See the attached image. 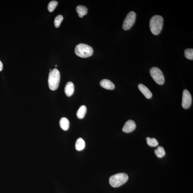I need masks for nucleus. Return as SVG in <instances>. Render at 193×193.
Wrapping results in <instances>:
<instances>
[{
	"mask_svg": "<svg viewBox=\"0 0 193 193\" xmlns=\"http://www.w3.org/2000/svg\"><path fill=\"white\" fill-rule=\"evenodd\" d=\"M57 65H55V67H57Z\"/></svg>",
	"mask_w": 193,
	"mask_h": 193,
	"instance_id": "22",
	"label": "nucleus"
},
{
	"mask_svg": "<svg viewBox=\"0 0 193 193\" xmlns=\"http://www.w3.org/2000/svg\"><path fill=\"white\" fill-rule=\"evenodd\" d=\"M192 96L190 93L187 90H185L183 92L182 105L184 109L189 108L192 104Z\"/></svg>",
	"mask_w": 193,
	"mask_h": 193,
	"instance_id": "7",
	"label": "nucleus"
},
{
	"mask_svg": "<svg viewBox=\"0 0 193 193\" xmlns=\"http://www.w3.org/2000/svg\"><path fill=\"white\" fill-rule=\"evenodd\" d=\"M3 68V65L2 62L0 60V71L2 70Z\"/></svg>",
	"mask_w": 193,
	"mask_h": 193,
	"instance_id": "21",
	"label": "nucleus"
},
{
	"mask_svg": "<svg viewBox=\"0 0 193 193\" xmlns=\"http://www.w3.org/2000/svg\"><path fill=\"white\" fill-rule=\"evenodd\" d=\"M58 4V3L57 1H50L48 5V11L50 12H52L54 11L55 9L56 8V7Z\"/></svg>",
	"mask_w": 193,
	"mask_h": 193,
	"instance_id": "18",
	"label": "nucleus"
},
{
	"mask_svg": "<svg viewBox=\"0 0 193 193\" xmlns=\"http://www.w3.org/2000/svg\"><path fill=\"white\" fill-rule=\"evenodd\" d=\"M59 125L62 130H67L69 127V122L66 117H62L59 121Z\"/></svg>",
	"mask_w": 193,
	"mask_h": 193,
	"instance_id": "12",
	"label": "nucleus"
},
{
	"mask_svg": "<svg viewBox=\"0 0 193 193\" xmlns=\"http://www.w3.org/2000/svg\"><path fill=\"white\" fill-rule=\"evenodd\" d=\"M50 71H51V69H50Z\"/></svg>",
	"mask_w": 193,
	"mask_h": 193,
	"instance_id": "23",
	"label": "nucleus"
},
{
	"mask_svg": "<svg viewBox=\"0 0 193 193\" xmlns=\"http://www.w3.org/2000/svg\"><path fill=\"white\" fill-rule=\"evenodd\" d=\"M75 90V87L73 83L71 82L67 83L65 88V92L66 96H70L72 95Z\"/></svg>",
	"mask_w": 193,
	"mask_h": 193,
	"instance_id": "11",
	"label": "nucleus"
},
{
	"mask_svg": "<svg viewBox=\"0 0 193 193\" xmlns=\"http://www.w3.org/2000/svg\"><path fill=\"white\" fill-rule=\"evenodd\" d=\"M85 142L82 138H80L77 139L75 145V148L77 150H82L85 148Z\"/></svg>",
	"mask_w": 193,
	"mask_h": 193,
	"instance_id": "14",
	"label": "nucleus"
},
{
	"mask_svg": "<svg viewBox=\"0 0 193 193\" xmlns=\"http://www.w3.org/2000/svg\"><path fill=\"white\" fill-rule=\"evenodd\" d=\"M75 53L77 56L82 58H87L92 55L93 49L87 44L80 43L76 46Z\"/></svg>",
	"mask_w": 193,
	"mask_h": 193,
	"instance_id": "4",
	"label": "nucleus"
},
{
	"mask_svg": "<svg viewBox=\"0 0 193 193\" xmlns=\"http://www.w3.org/2000/svg\"><path fill=\"white\" fill-rule=\"evenodd\" d=\"M136 128V124L135 122L132 120H129L124 124L122 130L126 133H130L133 131Z\"/></svg>",
	"mask_w": 193,
	"mask_h": 193,
	"instance_id": "8",
	"label": "nucleus"
},
{
	"mask_svg": "<svg viewBox=\"0 0 193 193\" xmlns=\"http://www.w3.org/2000/svg\"><path fill=\"white\" fill-rule=\"evenodd\" d=\"M150 73L154 81L159 85H162L165 82L162 71L158 67H153L150 70Z\"/></svg>",
	"mask_w": 193,
	"mask_h": 193,
	"instance_id": "5",
	"label": "nucleus"
},
{
	"mask_svg": "<svg viewBox=\"0 0 193 193\" xmlns=\"http://www.w3.org/2000/svg\"><path fill=\"white\" fill-rule=\"evenodd\" d=\"M100 85L102 87L107 90H113L115 88L113 83L107 79H103L100 82Z\"/></svg>",
	"mask_w": 193,
	"mask_h": 193,
	"instance_id": "10",
	"label": "nucleus"
},
{
	"mask_svg": "<svg viewBox=\"0 0 193 193\" xmlns=\"http://www.w3.org/2000/svg\"><path fill=\"white\" fill-rule=\"evenodd\" d=\"M138 88H139L140 91L141 92L142 94L145 96V97L147 98V99H150L152 97V92L147 87L143 85V84H139L138 85Z\"/></svg>",
	"mask_w": 193,
	"mask_h": 193,
	"instance_id": "9",
	"label": "nucleus"
},
{
	"mask_svg": "<svg viewBox=\"0 0 193 193\" xmlns=\"http://www.w3.org/2000/svg\"><path fill=\"white\" fill-rule=\"evenodd\" d=\"M185 57L190 60L193 59V49H187L185 51Z\"/></svg>",
	"mask_w": 193,
	"mask_h": 193,
	"instance_id": "19",
	"label": "nucleus"
},
{
	"mask_svg": "<svg viewBox=\"0 0 193 193\" xmlns=\"http://www.w3.org/2000/svg\"><path fill=\"white\" fill-rule=\"evenodd\" d=\"M87 107L84 105L80 107L77 112V116L79 119H82L85 116L87 112Z\"/></svg>",
	"mask_w": 193,
	"mask_h": 193,
	"instance_id": "15",
	"label": "nucleus"
},
{
	"mask_svg": "<svg viewBox=\"0 0 193 193\" xmlns=\"http://www.w3.org/2000/svg\"><path fill=\"white\" fill-rule=\"evenodd\" d=\"M156 155L158 158H162L166 154L165 151L162 147L159 146L157 149L154 151Z\"/></svg>",
	"mask_w": 193,
	"mask_h": 193,
	"instance_id": "16",
	"label": "nucleus"
},
{
	"mask_svg": "<svg viewBox=\"0 0 193 193\" xmlns=\"http://www.w3.org/2000/svg\"><path fill=\"white\" fill-rule=\"evenodd\" d=\"M63 16L61 15H58L55 18L54 21V24L56 28H58L60 26L61 23L63 21Z\"/></svg>",
	"mask_w": 193,
	"mask_h": 193,
	"instance_id": "20",
	"label": "nucleus"
},
{
	"mask_svg": "<svg viewBox=\"0 0 193 193\" xmlns=\"http://www.w3.org/2000/svg\"><path fill=\"white\" fill-rule=\"evenodd\" d=\"M76 11L78 13L79 17L82 18L87 14L88 9L84 6L79 5L76 7Z\"/></svg>",
	"mask_w": 193,
	"mask_h": 193,
	"instance_id": "13",
	"label": "nucleus"
},
{
	"mask_svg": "<svg viewBox=\"0 0 193 193\" xmlns=\"http://www.w3.org/2000/svg\"><path fill=\"white\" fill-rule=\"evenodd\" d=\"M136 15L134 12H130L124 19L123 24V29L127 31L131 29L135 23Z\"/></svg>",
	"mask_w": 193,
	"mask_h": 193,
	"instance_id": "6",
	"label": "nucleus"
},
{
	"mask_svg": "<svg viewBox=\"0 0 193 193\" xmlns=\"http://www.w3.org/2000/svg\"><path fill=\"white\" fill-rule=\"evenodd\" d=\"M128 179V176L127 174L120 173L111 176L109 179V182L112 187L117 188L126 183Z\"/></svg>",
	"mask_w": 193,
	"mask_h": 193,
	"instance_id": "3",
	"label": "nucleus"
},
{
	"mask_svg": "<svg viewBox=\"0 0 193 193\" xmlns=\"http://www.w3.org/2000/svg\"><path fill=\"white\" fill-rule=\"evenodd\" d=\"M60 72L57 68H55L50 71L48 78V84L50 90H57L60 82Z\"/></svg>",
	"mask_w": 193,
	"mask_h": 193,
	"instance_id": "2",
	"label": "nucleus"
},
{
	"mask_svg": "<svg viewBox=\"0 0 193 193\" xmlns=\"http://www.w3.org/2000/svg\"><path fill=\"white\" fill-rule=\"evenodd\" d=\"M147 143L151 147H156L158 145V142L155 138H147Z\"/></svg>",
	"mask_w": 193,
	"mask_h": 193,
	"instance_id": "17",
	"label": "nucleus"
},
{
	"mask_svg": "<svg viewBox=\"0 0 193 193\" xmlns=\"http://www.w3.org/2000/svg\"><path fill=\"white\" fill-rule=\"evenodd\" d=\"M164 19L161 16H153L150 20V27L151 32L155 35H159L162 29Z\"/></svg>",
	"mask_w": 193,
	"mask_h": 193,
	"instance_id": "1",
	"label": "nucleus"
}]
</instances>
